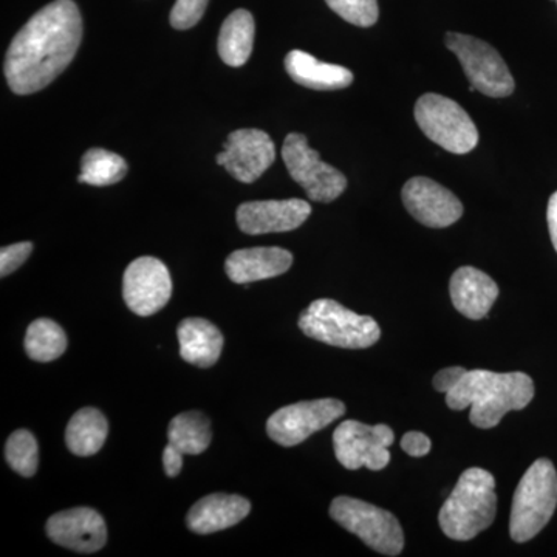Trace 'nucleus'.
Returning <instances> with one entry per match:
<instances>
[{"instance_id": "20", "label": "nucleus", "mask_w": 557, "mask_h": 557, "mask_svg": "<svg viewBox=\"0 0 557 557\" xmlns=\"http://www.w3.org/2000/svg\"><path fill=\"white\" fill-rule=\"evenodd\" d=\"M285 70L295 83L311 90L346 89L354 83L350 70L319 61L302 50L289 51L285 58Z\"/></svg>"}, {"instance_id": "22", "label": "nucleus", "mask_w": 557, "mask_h": 557, "mask_svg": "<svg viewBox=\"0 0 557 557\" xmlns=\"http://www.w3.org/2000/svg\"><path fill=\"white\" fill-rule=\"evenodd\" d=\"M255 17L247 10H236L223 22L219 35V54L231 67L247 64L255 46Z\"/></svg>"}, {"instance_id": "3", "label": "nucleus", "mask_w": 557, "mask_h": 557, "mask_svg": "<svg viewBox=\"0 0 557 557\" xmlns=\"http://www.w3.org/2000/svg\"><path fill=\"white\" fill-rule=\"evenodd\" d=\"M496 480L482 468H469L440 509L443 533L454 541H471L496 519Z\"/></svg>"}, {"instance_id": "12", "label": "nucleus", "mask_w": 557, "mask_h": 557, "mask_svg": "<svg viewBox=\"0 0 557 557\" xmlns=\"http://www.w3.org/2000/svg\"><path fill=\"white\" fill-rule=\"evenodd\" d=\"M172 295L170 270L156 258H139L127 267L123 277V298L138 317H152L164 309Z\"/></svg>"}, {"instance_id": "33", "label": "nucleus", "mask_w": 557, "mask_h": 557, "mask_svg": "<svg viewBox=\"0 0 557 557\" xmlns=\"http://www.w3.org/2000/svg\"><path fill=\"white\" fill-rule=\"evenodd\" d=\"M163 467L168 478H177L183 468V454L168 445L163 453Z\"/></svg>"}, {"instance_id": "31", "label": "nucleus", "mask_w": 557, "mask_h": 557, "mask_svg": "<svg viewBox=\"0 0 557 557\" xmlns=\"http://www.w3.org/2000/svg\"><path fill=\"white\" fill-rule=\"evenodd\" d=\"M467 372V369L458 368V366L440 370L437 375L434 376L432 384H434L435 391L448 394V392L453 391V388H456L458 384L461 383Z\"/></svg>"}, {"instance_id": "10", "label": "nucleus", "mask_w": 557, "mask_h": 557, "mask_svg": "<svg viewBox=\"0 0 557 557\" xmlns=\"http://www.w3.org/2000/svg\"><path fill=\"white\" fill-rule=\"evenodd\" d=\"M394 431L386 424L359 423L347 420L333 432V448L336 458L344 468L359 469L366 467L370 471H381L391 461L388 446L394 445Z\"/></svg>"}, {"instance_id": "1", "label": "nucleus", "mask_w": 557, "mask_h": 557, "mask_svg": "<svg viewBox=\"0 0 557 557\" xmlns=\"http://www.w3.org/2000/svg\"><path fill=\"white\" fill-rule=\"evenodd\" d=\"M83 20L73 0H54L32 17L11 40L5 58L10 89L30 95L53 83L75 58Z\"/></svg>"}, {"instance_id": "25", "label": "nucleus", "mask_w": 557, "mask_h": 557, "mask_svg": "<svg viewBox=\"0 0 557 557\" xmlns=\"http://www.w3.org/2000/svg\"><path fill=\"white\" fill-rule=\"evenodd\" d=\"M24 347L33 361H54L62 357L67 348V335L61 325L51 319H36L27 330Z\"/></svg>"}, {"instance_id": "28", "label": "nucleus", "mask_w": 557, "mask_h": 557, "mask_svg": "<svg viewBox=\"0 0 557 557\" xmlns=\"http://www.w3.org/2000/svg\"><path fill=\"white\" fill-rule=\"evenodd\" d=\"M325 3L344 21L357 27H372L379 21V0H325Z\"/></svg>"}, {"instance_id": "7", "label": "nucleus", "mask_w": 557, "mask_h": 557, "mask_svg": "<svg viewBox=\"0 0 557 557\" xmlns=\"http://www.w3.org/2000/svg\"><path fill=\"white\" fill-rule=\"evenodd\" d=\"M416 120L423 134L448 152L463 156L479 145L478 127L467 110L443 95H423L416 104Z\"/></svg>"}, {"instance_id": "4", "label": "nucleus", "mask_w": 557, "mask_h": 557, "mask_svg": "<svg viewBox=\"0 0 557 557\" xmlns=\"http://www.w3.org/2000/svg\"><path fill=\"white\" fill-rule=\"evenodd\" d=\"M557 507V472L548 458H539L520 480L512 498L509 533L523 544L537 536Z\"/></svg>"}, {"instance_id": "15", "label": "nucleus", "mask_w": 557, "mask_h": 557, "mask_svg": "<svg viewBox=\"0 0 557 557\" xmlns=\"http://www.w3.org/2000/svg\"><path fill=\"white\" fill-rule=\"evenodd\" d=\"M47 536L61 547L76 553H97L108 542V528L100 512L90 508H73L51 516Z\"/></svg>"}, {"instance_id": "23", "label": "nucleus", "mask_w": 557, "mask_h": 557, "mask_svg": "<svg viewBox=\"0 0 557 557\" xmlns=\"http://www.w3.org/2000/svg\"><path fill=\"white\" fill-rule=\"evenodd\" d=\"M109 423L100 410L81 409L70 420L65 431V443L70 453L78 457L95 456L104 446Z\"/></svg>"}, {"instance_id": "27", "label": "nucleus", "mask_w": 557, "mask_h": 557, "mask_svg": "<svg viewBox=\"0 0 557 557\" xmlns=\"http://www.w3.org/2000/svg\"><path fill=\"white\" fill-rule=\"evenodd\" d=\"M5 458L11 469L22 478H33L38 471L39 449L38 442L32 432L20 429L13 432L5 446Z\"/></svg>"}, {"instance_id": "29", "label": "nucleus", "mask_w": 557, "mask_h": 557, "mask_svg": "<svg viewBox=\"0 0 557 557\" xmlns=\"http://www.w3.org/2000/svg\"><path fill=\"white\" fill-rule=\"evenodd\" d=\"M209 0H177L171 11V25L175 30H188L199 24Z\"/></svg>"}, {"instance_id": "30", "label": "nucleus", "mask_w": 557, "mask_h": 557, "mask_svg": "<svg viewBox=\"0 0 557 557\" xmlns=\"http://www.w3.org/2000/svg\"><path fill=\"white\" fill-rule=\"evenodd\" d=\"M32 251V242H20V244L3 247L0 251V276H9L24 265L25 260L30 258Z\"/></svg>"}, {"instance_id": "13", "label": "nucleus", "mask_w": 557, "mask_h": 557, "mask_svg": "<svg viewBox=\"0 0 557 557\" xmlns=\"http://www.w3.org/2000/svg\"><path fill=\"white\" fill-rule=\"evenodd\" d=\"M276 160V146L267 132L240 129L223 143L218 164L242 183H255Z\"/></svg>"}, {"instance_id": "18", "label": "nucleus", "mask_w": 557, "mask_h": 557, "mask_svg": "<svg viewBox=\"0 0 557 557\" xmlns=\"http://www.w3.org/2000/svg\"><path fill=\"white\" fill-rule=\"evenodd\" d=\"M454 307L469 319H483L498 298V287L486 273L474 267H461L450 277Z\"/></svg>"}, {"instance_id": "24", "label": "nucleus", "mask_w": 557, "mask_h": 557, "mask_svg": "<svg viewBox=\"0 0 557 557\" xmlns=\"http://www.w3.org/2000/svg\"><path fill=\"white\" fill-rule=\"evenodd\" d=\"M168 445L180 450L183 456H199L211 445V423L201 412L180 413L172 418L168 428Z\"/></svg>"}, {"instance_id": "26", "label": "nucleus", "mask_w": 557, "mask_h": 557, "mask_svg": "<svg viewBox=\"0 0 557 557\" xmlns=\"http://www.w3.org/2000/svg\"><path fill=\"white\" fill-rule=\"evenodd\" d=\"M127 174V163L119 153L94 148L81 160L79 183L91 186H110L121 182Z\"/></svg>"}, {"instance_id": "34", "label": "nucleus", "mask_w": 557, "mask_h": 557, "mask_svg": "<svg viewBox=\"0 0 557 557\" xmlns=\"http://www.w3.org/2000/svg\"><path fill=\"white\" fill-rule=\"evenodd\" d=\"M547 220H548V230L549 236H552L553 247H555L557 251V190L549 197L548 209H547Z\"/></svg>"}, {"instance_id": "14", "label": "nucleus", "mask_w": 557, "mask_h": 557, "mask_svg": "<svg viewBox=\"0 0 557 557\" xmlns=\"http://www.w3.org/2000/svg\"><path fill=\"white\" fill-rule=\"evenodd\" d=\"M401 196L410 215L429 228H448L463 214L461 201L431 178H410Z\"/></svg>"}, {"instance_id": "2", "label": "nucleus", "mask_w": 557, "mask_h": 557, "mask_svg": "<svg viewBox=\"0 0 557 557\" xmlns=\"http://www.w3.org/2000/svg\"><path fill=\"white\" fill-rule=\"evenodd\" d=\"M534 397V383L527 373H496L468 370L456 388L446 394L453 410L471 408L469 420L475 428L491 429L511 410H522Z\"/></svg>"}, {"instance_id": "9", "label": "nucleus", "mask_w": 557, "mask_h": 557, "mask_svg": "<svg viewBox=\"0 0 557 557\" xmlns=\"http://www.w3.org/2000/svg\"><path fill=\"white\" fill-rule=\"evenodd\" d=\"M282 159L296 183L310 200L330 203L347 188V178L336 168L324 163L318 150L311 149L302 134H289L282 146Z\"/></svg>"}, {"instance_id": "19", "label": "nucleus", "mask_w": 557, "mask_h": 557, "mask_svg": "<svg viewBox=\"0 0 557 557\" xmlns=\"http://www.w3.org/2000/svg\"><path fill=\"white\" fill-rule=\"evenodd\" d=\"M251 511V504L236 494H211L189 509L186 523L197 534H211L237 525Z\"/></svg>"}, {"instance_id": "17", "label": "nucleus", "mask_w": 557, "mask_h": 557, "mask_svg": "<svg viewBox=\"0 0 557 557\" xmlns=\"http://www.w3.org/2000/svg\"><path fill=\"white\" fill-rule=\"evenodd\" d=\"M293 265V255L284 248L258 247L237 249L226 259V274L234 284H251L281 276Z\"/></svg>"}, {"instance_id": "8", "label": "nucleus", "mask_w": 557, "mask_h": 557, "mask_svg": "<svg viewBox=\"0 0 557 557\" xmlns=\"http://www.w3.org/2000/svg\"><path fill=\"white\" fill-rule=\"evenodd\" d=\"M445 44L460 61L471 86L480 94L491 98H505L515 91L516 83L508 65L485 40L460 33H448Z\"/></svg>"}, {"instance_id": "5", "label": "nucleus", "mask_w": 557, "mask_h": 557, "mask_svg": "<svg viewBox=\"0 0 557 557\" xmlns=\"http://www.w3.org/2000/svg\"><path fill=\"white\" fill-rule=\"evenodd\" d=\"M299 329L311 339L341 348H368L379 343V322L346 309L336 300L318 299L304 310Z\"/></svg>"}, {"instance_id": "21", "label": "nucleus", "mask_w": 557, "mask_h": 557, "mask_svg": "<svg viewBox=\"0 0 557 557\" xmlns=\"http://www.w3.org/2000/svg\"><path fill=\"white\" fill-rule=\"evenodd\" d=\"M180 355L197 368H211L223 350V335L214 324L203 318H188L177 329Z\"/></svg>"}, {"instance_id": "6", "label": "nucleus", "mask_w": 557, "mask_h": 557, "mask_svg": "<svg viewBox=\"0 0 557 557\" xmlns=\"http://www.w3.org/2000/svg\"><path fill=\"white\" fill-rule=\"evenodd\" d=\"M330 516L341 527L361 539L373 552L398 556L405 548V534L398 519L386 509L346 496L336 497Z\"/></svg>"}, {"instance_id": "35", "label": "nucleus", "mask_w": 557, "mask_h": 557, "mask_svg": "<svg viewBox=\"0 0 557 557\" xmlns=\"http://www.w3.org/2000/svg\"><path fill=\"white\" fill-rule=\"evenodd\" d=\"M556 2H557V0H556Z\"/></svg>"}, {"instance_id": "16", "label": "nucleus", "mask_w": 557, "mask_h": 557, "mask_svg": "<svg viewBox=\"0 0 557 557\" xmlns=\"http://www.w3.org/2000/svg\"><path fill=\"white\" fill-rule=\"evenodd\" d=\"M311 207L300 199L247 201L237 209V225L245 234L287 233L310 218Z\"/></svg>"}, {"instance_id": "11", "label": "nucleus", "mask_w": 557, "mask_h": 557, "mask_svg": "<svg viewBox=\"0 0 557 557\" xmlns=\"http://www.w3.org/2000/svg\"><path fill=\"white\" fill-rule=\"evenodd\" d=\"M344 413H346V406L339 399L300 401L274 412L267 421V432L277 445L292 448L306 442L314 432L327 428Z\"/></svg>"}, {"instance_id": "32", "label": "nucleus", "mask_w": 557, "mask_h": 557, "mask_svg": "<svg viewBox=\"0 0 557 557\" xmlns=\"http://www.w3.org/2000/svg\"><path fill=\"white\" fill-rule=\"evenodd\" d=\"M401 448L408 453L410 457H424L428 456L429 450L432 448L431 440L428 435L421 432H408L401 440Z\"/></svg>"}]
</instances>
